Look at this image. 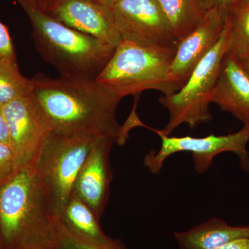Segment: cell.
Here are the masks:
<instances>
[{"label": "cell", "mask_w": 249, "mask_h": 249, "mask_svg": "<svg viewBox=\"0 0 249 249\" xmlns=\"http://www.w3.org/2000/svg\"><path fill=\"white\" fill-rule=\"evenodd\" d=\"M31 81L33 93L48 116L52 132L109 137L119 142L122 127L116 109L122 98L96 78H52L40 73Z\"/></svg>", "instance_id": "cell-1"}, {"label": "cell", "mask_w": 249, "mask_h": 249, "mask_svg": "<svg viewBox=\"0 0 249 249\" xmlns=\"http://www.w3.org/2000/svg\"><path fill=\"white\" fill-rule=\"evenodd\" d=\"M0 248L56 249L53 216L34 165L18 167L0 182Z\"/></svg>", "instance_id": "cell-2"}, {"label": "cell", "mask_w": 249, "mask_h": 249, "mask_svg": "<svg viewBox=\"0 0 249 249\" xmlns=\"http://www.w3.org/2000/svg\"><path fill=\"white\" fill-rule=\"evenodd\" d=\"M36 49L60 76L96 78L115 48L96 37L67 27L39 9L27 13Z\"/></svg>", "instance_id": "cell-3"}, {"label": "cell", "mask_w": 249, "mask_h": 249, "mask_svg": "<svg viewBox=\"0 0 249 249\" xmlns=\"http://www.w3.org/2000/svg\"><path fill=\"white\" fill-rule=\"evenodd\" d=\"M175 48H146L121 40L110 60L96 78L121 98L155 90L165 96L178 89L169 78Z\"/></svg>", "instance_id": "cell-4"}, {"label": "cell", "mask_w": 249, "mask_h": 249, "mask_svg": "<svg viewBox=\"0 0 249 249\" xmlns=\"http://www.w3.org/2000/svg\"><path fill=\"white\" fill-rule=\"evenodd\" d=\"M52 132L34 162L37 182L53 217H58L73 194L75 181L98 138Z\"/></svg>", "instance_id": "cell-5"}, {"label": "cell", "mask_w": 249, "mask_h": 249, "mask_svg": "<svg viewBox=\"0 0 249 249\" xmlns=\"http://www.w3.org/2000/svg\"><path fill=\"white\" fill-rule=\"evenodd\" d=\"M227 24L220 38L199 62L181 89L168 96H160L159 101L169 111L170 119L160 133L170 136L181 124L191 128L212 121L209 109L217 83L223 58L227 53Z\"/></svg>", "instance_id": "cell-6"}, {"label": "cell", "mask_w": 249, "mask_h": 249, "mask_svg": "<svg viewBox=\"0 0 249 249\" xmlns=\"http://www.w3.org/2000/svg\"><path fill=\"white\" fill-rule=\"evenodd\" d=\"M150 129L161 139L159 151L151 150L144 157V165L154 175L160 173L168 157L180 152H191L195 169L198 173H206L214 157L223 152L235 153L239 157L242 169L249 172V124L244 125L235 133L224 136L211 134L202 138L170 137L160 133L158 129Z\"/></svg>", "instance_id": "cell-7"}, {"label": "cell", "mask_w": 249, "mask_h": 249, "mask_svg": "<svg viewBox=\"0 0 249 249\" xmlns=\"http://www.w3.org/2000/svg\"><path fill=\"white\" fill-rule=\"evenodd\" d=\"M111 8L121 40L146 48L178 47L157 0H120Z\"/></svg>", "instance_id": "cell-8"}, {"label": "cell", "mask_w": 249, "mask_h": 249, "mask_svg": "<svg viewBox=\"0 0 249 249\" xmlns=\"http://www.w3.org/2000/svg\"><path fill=\"white\" fill-rule=\"evenodd\" d=\"M10 145L18 167L34 165L46 139L52 132L48 116L34 93L5 104Z\"/></svg>", "instance_id": "cell-9"}, {"label": "cell", "mask_w": 249, "mask_h": 249, "mask_svg": "<svg viewBox=\"0 0 249 249\" xmlns=\"http://www.w3.org/2000/svg\"><path fill=\"white\" fill-rule=\"evenodd\" d=\"M67 27L116 48L121 37L112 8L93 0H62L47 13Z\"/></svg>", "instance_id": "cell-10"}, {"label": "cell", "mask_w": 249, "mask_h": 249, "mask_svg": "<svg viewBox=\"0 0 249 249\" xmlns=\"http://www.w3.org/2000/svg\"><path fill=\"white\" fill-rule=\"evenodd\" d=\"M227 19L216 11H210L177 47L170 67L169 78L180 89L195 69L220 38Z\"/></svg>", "instance_id": "cell-11"}, {"label": "cell", "mask_w": 249, "mask_h": 249, "mask_svg": "<svg viewBox=\"0 0 249 249\" xmlns=\"http://www.w3.org/2000/svg\"><path fill=\"white\" fill-rule=\"evenodd\" d=\"M114 142L109 137L98 139L77 177L72 194L88 205L99 219L110 196L109 153Z\"/></svg>", "instance_id": "cell-12"}, {"label": "cell", "mask_w": 249, "mask_h": 249, "mask_svg": "<svg viewBox=\"0 0 249 249\" xmlns=\"http://www.w3.org/2000/svg\"><path fill=\"white\" fill-rule=\"evenodd\" d=\"M211 103L249 124V77L240 62L225 54Z\"/></svg>", "instance_id": "cell-13"}, {"label": "cell", "mask_w": 249, "mask_h": 249, "mask_svg": "<svg viewBox=\"0 0 249 249\" xmlns=\"http://www.w3.org/2000/svg\"><path fill=\"white\" fill-rule=\"evenodd\" d=\"M179 249H217L222 246L249 237V227H232L219 218L183 232H174Z\"/></svg>", "instance_id": "cell-14"}, {"label": "cell", "mask_w": 249, "mask_h": 249, "mask_svg": "<svg viewBox=\"0 0 249 249\" xmlns=\"http://www.w3.org/2000/svg\"><path fill=\"white\" fill-rule=\"evenodd\" d=\"M58 217L67 230L91 245H107L113 240L103 231L92 210L76 196H71Z\"/></svg>", "instance_id": "cell-15"}, {"label": "cell", "mask_w": 249, "mask_h": 249, "mask_svg": "<svg viewBox=\"0 0 249 249\" xmlns=\"http://www.w3.org/2000/svg\"><path fill=\"white\" fill-rule=\"evenodd\" d=\"M179 43L199 24L201 16L196 0H157Z\"/></svg>", "instance_id": "cell-16"}, {"label": "cell", "mask_w": 249, "mask_h": 249, "mask_svg": "<svg viewBox=\"0 0 249 249\" xmlns=\"http://www.w3.org/2000/svg\"><path fill=\"white\" fill-rule=\"evenodd\" d=\"M227 53L237 60L249 55V1L244 3L227 22Z\"/></svg>", "instance_id": "cell-17"}, {"label": "cell", "mask_w": 249, "mask_h": 249, "mask_svg": "<svg viewBox=\"0 0 249 249\" xmlns=\"http://www.w3.org/2000/svg\"><path fill=\"white\" fill-rule=\"evenodd\" d=\"M32 92V81L21 73L17 62L0 58V105Z\"/></svg>", "instance_id": "cell-18"}, {"label": "cell", "mask_w": 249, "mask_h": 249, "mask_svg": "<svg viewBox=\"0 0 249 249\" xmlns=\"http://www.w3.org/2000/svg\"><path fill=\"white\" fill-rule=\"evenodd\" d=\"M54 238L56 249H129L119 239H113L107 245H91L72 234L58 217H53Z\"/></svg>", "instance_id": "cell-19"}, {"label": "cell", "mask_w": 249, "mask_h": 249, "mask_svg": "<svg viewBox=\"0 0 249 249\" xmlns=\"http://www.w3.org/2000/svg\"><path fill=\"white\" fill-rule=\"evenodd\" d=\"M201 16L216 11L227 19L245 3V0H196Z\"/></svg>", "instance_id": "cell-20"}, {"label": "cell", "mask_w": 249, "mask_h": 249, "mask_svg": "<svg viewBox=\"0 0 249 249\" xmlns=\"http://www.w3.org/2000/svg\"><path fill=\"white\" fill-rule=\"evenodd\" d=\"M18 165L11 145L0 142V182L17 169Z\"/></svg>", "instance_id": "cell-21"}, {"label": "cell", "mask_w": 249, "mask_h": 249, "mask_svg": "<svg viewBox=\"0 0 249 249\" xmlns=\"http://www.w3.org/2000/svg\"><path fill=\"white\" fill-rule=\"evenodd\" d=\"M0 58L17 62L16 50L9 29L0 21Z\"/></svg>", "instance_id": "cell-22"}, {"label": "cell", "mask_w": 249, "mask_h": 249, "mask_svg": "<svg viewBox=\"0 0 249 249\" xmlns=\"http://www.w3.org/2000/svg\"><path fill=\"white\" fill-rule=\"evenodd\" d=\"M0 142L10 145V137L7 121L5 117L4 107L0 105Z\"/></svg>", "instance_id": "cell-23"}, {"label": "cell", "mask_w": 249, "mask_h": 249, "mask_svg": "<svg viewBox=\"0 0 249 249\" xmlns=\"http://www.w3.org/2000/svg\"><path fill=\"white\" fill-rule=\"evenodd\" d=\"M217 249H249V237L232 241Z\"/></svg>", "instance_id": "cell-24"}, {"label": "cell", "mask_w": 249, "mask_h": 249, "mask_svg": "<svg viewBox=\"0 0 249 249\" xmlns=\"http://www.w3.org/2000/svg\"><path fill=\"white\" fill-rule=\"evenodd\" d=\"M62 0H36L37 9L47 13Z\"/></svg>", "instance_id": "cell-25"}, {"label": "cell", "mask_w": 249, "mask_h": 249, "mask_svg": "<svg viewBox=\"0 0 249 249\" xmlns=\"http://www.w3.org/2000/svg\"><path fill=\"white\" fill-rule=\"evenodd\" d=\"M26 13L29 12L31 10L37 9V3L36 0H16Z\"/></svg>", "instance_id": "cell-26"}, {"label": "cell", "mask_w": 249, "mask_h": 249, "mask_svg": "<svg viewBox=\"0 0 249 249\" xmlns=\"http://www.w3.org/2000/svg\"><path fill=\"white\" fill-rule=\"evenodd\" d=\"M238 61L249 77V55L245 58L240 59Z\"/></svg>", "instance_id": "cell-27"}, {"label": "cell", "mask_w": 249, "mask_h": 249, "mask_svg": "<svg viewBox=\"0 0 249 249\" xmlns=\"http://www.w3.org/2000/svg\"><path fill=\"white\" fill-rule=\"evenodd\" d=\"M93 1H96V2L99 3V4L105 5V6L112 7L114 4L119 2L120 0H93Z\"/></svg>", "instance_id": "cell-28"}, {"label": "cell", "mask_w": 249, "mask_h": 249, "mask_svg": "<svg viewBox=\"0 0 249 249\" xmlns=\"http://www.w3.org/2000/svg\"><path fill=\"white\" fill-rule=\"evenodd\" d=\"M249 0H245V3L247 2V1H249Z\"/></svg>", "instance_id": "cell-29"}, {"label": "cell", "mask_w": 249, "mask_h": 249, "mask_svg": "<svg viewBox=\"0 0 249 249\" xmlns=\"http://www.w3.org/2000/svg\"><path fill=\"white\" fill-rule=\"evenodd\" d=\"M0 249H1V248H0Z\"/></svg>", "instance_id": "cell-30"}]
</instances>
